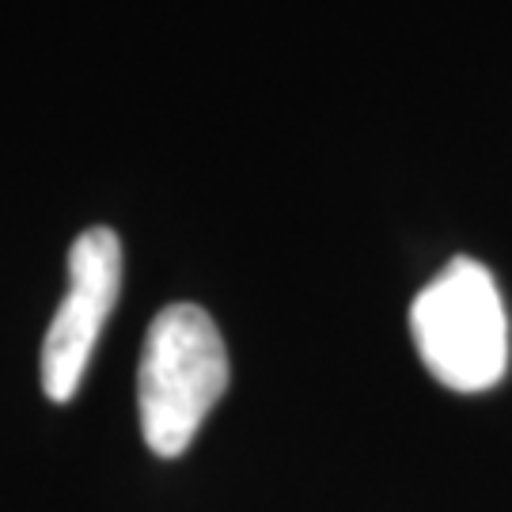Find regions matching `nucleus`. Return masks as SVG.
<instances>
[{
	"mask_svg": "<svg viewBox=\"0 0 512 512\" xmlns=\"http://www.w3.org/2000/svg\"><path fill=\"white\" fill-rule=\"evenodd\" d=\"M410 334L421 365L452 391H486L509 368V315L494 274L475 258H452L421 289Z\"/></svg>",
	"mask_w": 512,
	"mask_h": 512,
	"instance_id": "nucleus-2",
	"label": "nucleus"
},
{
	"mask_svg": "<svg viewBox=\"0 0 512 512\" xmlns=\"http://www.w3.org/2000/svg\"><path fill=\"white\" fill-rule=\"evenodd\" d=\"M224 391L228 349L213 315L198 304L160 311L148 327L137 368V410L152 456H183Z\"/></svg>",
	"mask_w": 512,
	"mask_h": 512,
	"instance_id": "nucleus-1",
	"label": "nucleus"
},
{
	"mask_svg": "<svg viewBox=\"0 0 512 512\" xmlns=\"http://www.w3.org/2000/svg\"><path fill=\"white\" fill-rule=\"evenodd\" d=\"M122 289V243L110 228L80 232L69 251V289L57 304L42 342V391L69 403L92 365L99 334Z\"/></svg>",
	"mask_w": 512,
	"mask_h": 512,
	"instance_id": "nucleus-3",
	"label": "nucleus"
}]
</instances>
